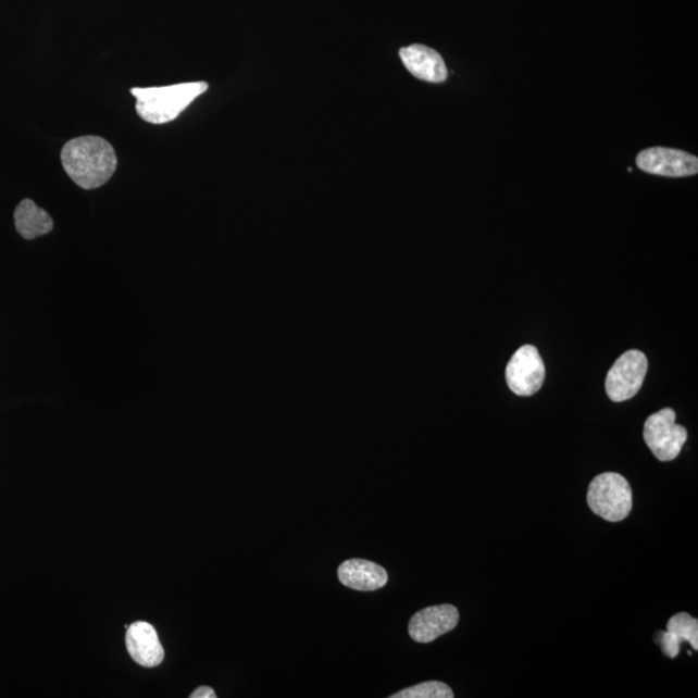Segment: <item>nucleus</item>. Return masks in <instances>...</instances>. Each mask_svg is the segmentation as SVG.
<instances>
[{"mask_svg":"<svg viewBox=\"0 0 698 698\" xmlns=\"http://www.w3.org/2000/svg\"><path fill=\"white\" fill-rule=\"evenodd\" d=\"M587 504L595 515L618 523L633 509V490L626 478L615 472H604L588 485Z\"/></svg>","mask_w":698,"mask_h":698,"instance_id":"7ed1b4c3","label":"nucleus"},{"mask_svg":"<svg viewBox=\"0 0 698 698\" xmlns=\"http://www.w3.org/2000/svg\"><path fill=\"white\" fill-rule=\"evenodd\" d=\"M208 88L207 82H191L164 87H135L132 95L136 99V112L142 121L163 125L176 120Z\"/></svg>","mask_w":698,"mask_h":698,"instance_id":"f03ea898","label":"nucleus"},{"mask_svg":"<svg viewBox=\"0 0 698 698\" xmlns=\"http://www.w3.org/2000/svg\"><path fill=\"white\" fill-rule=\"evenodd\" d=\"M65 173L82 189H98L111 179L119 164L112 144L99 136H82L61 150Z\"/></svg>","mask_w":698,"mask_h":698,"instance_id":"f257e3e1","label":"nucleus"},{"mask_svg":"<svg viewBox=\"0 0 698 698\" xmlns=\"http://www.w3.org/2000/svg\"><path fill=\"white\" fill-rule=\"evenodd\" d=\"M341 585L356 591H375L385 587L388 573L385 568L365 559H349L338 568Z\"/></svg>","mask_w":698,"mask_h":698,"instance_id":"9b49d317","label":"nucleus"},{"mask_svg":"<svg viewBox=\"0 0 698 698\" xmlns=\"http://www.w3.org/2000/svg\"><path fill=\"white\" fill-rule=\"evenodd\" d=\"M126 646L129 656L140 666L155 668L161 665L164 659L159 634L148 622L138 621L128 626Z\"/></svg>","mask_w":698,"mask_h":698,"instance_id":"1a4fd4ad","label":"nucleus"},{"mask_svg":"<svg viewBox=\"0 0 698 698\" xmlns=\"http://www.w3.org/2000/svg\"><path fill=\"white\" fill-rule=\"evenodd\" d=\"M676 414L673 409H661L649 416L643 431V437L657 460L672 462L688 439L687 429L675 423Z\"/></svg>","mask_w":698,"mask_h":698,"instance_id":"20e7f679","label":"nucleus"},{"mask_svg":"<svg viewBox=\"0 0 698 698\" xmlns=\"http://www.w3.org/2000/svg\"><path fill=\"white\" fill-rule=\"evenodd\" d=\"M686 641L698 651V620L686 612L673 615L668 622V632L656 636L657 645L669 659H675L681 653L682 643Z\"/></svg>","mask_w":698,"mask_h":698,"instance_id":"f8f14e48","label":"nucleus"},{"mask_svg":"<svg viewBox=\"0 0 698 698\" xmlns=\"http://www.w3.org/2000/svg\"><path fill=\"white\" fill-rule=\"evenodd\" d=\"M453 690L443 682H426L416 684L395 694L391 698H453Z\"/></svg>","mask_w":698,"mask_h":698,"instance_id":"4468645a","label":"nucleus"},{"mask_svg":"<svg viewBox=\"0 0 698 698\" xmlns=\"http://www.w3.org/2000/svg\"><path fill=\"white\" fill-rule=\"evenodd\" d=\"M648 371L647 356L638 349L620 356L609 369L606 379V391L613 402H624L640 391Z\"/></svg>","mask_w":698,"mask_h":698,"instance_id":"39448f33","label":"nucleus"},{"mask_svg":"<svg viewBox=\"0 0 698 698\" xmlns=\"http://www.w3.org/2000/svg\"><path fill=\"white\" fill-rule=\"evenodd\" d=\"M546 378V366L538 349L532 345L520 347L506 366V381L511 391L518 396L528 397L543 388Z\"/></svg>","mask_w":698,"mask_h":698,"instance_id":"423d86ee","label":"nucleus"},{"mask_svg":"<svg viewBox=\"0 0 698 698\" xmlns=\"http://www.w3.org/2000/svg\"><path fill=\"white\" fill-rule=\"evenodd\" d=\"M400 58L407 70L421 80L441 84L447 80L448 70L441 54L433 48L413 45L400 50Z\"/></svg>","mask_w":698,"mask_h":698,"instance_id":"9d476101","label":"nucleus"},{"mask_svg":"<svg viewBox=\"0 0 698 698\" xmlns=\"http://www.w3.org/2000/svg\"><path fill=\"white\" fill-rule=\"evenodd\" d=\"M190 698H216L215 690L208 687V686H202L200 688H197L194 694L189 696Z\"/></svg>","mask_w":698,"mask_h":698,"instance_id":"2eb2a0df","label":"nucleus"},{"mask_svg":"<svg viewBox=\"0 0 698 698\" xmlns=\"http://www.w3.org/2000/svg\"><path fill=\"white\" fill-rule=\"evenodd\" d=\"M15 225L20 236L27 241L46 236L53 229L50 214L32 200L20 202L15 210Z\"/></svg>","mask_w":698,"mask_h":698,"instance_id":"ddd939ff","label":"nucleus"},{"mask_svg":"<svg viewBox=\"0 0 698 698\" xmlns=\"http://www.w3.org/2000/svg\"><path fill=\"white\" fill-rule=\"evenodd\" d=\"M636 164L645 173L666 177H687L698 173L697 157L677 149L657 147L643 150L636 157Z\"/></svg>","mask_w":698,"mask_h":698,"instance_id":"0eeeda50","label":"nucleus"},{"mask_svg":"<svg viewBox=\"0 0 698 698\" xmlns=\"http://www.w3.org/2000/svg\"><path fill=\"white\" fill-rule=\"evenodd\" d=\"M460 612L454 606L441 604L422 609L409 622V635L416 643H431L454 630Z\"/></svg>","mask_w":698,"mask_h":698,"instance_id":"6e6552de","label":"nucleus"}]
</instances>
